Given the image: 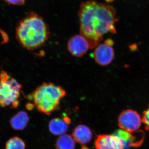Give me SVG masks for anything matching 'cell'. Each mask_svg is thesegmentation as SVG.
Returning <instances> with one entry per match:
<instances>
[{"label": "cell", "instance_id": "2e32d148", "mask_svg": "<svg viewBox=\"0 0 149 149\" xmlns=\"http://www.w3.org/2000/svg\"><path fill=\"white\" fill-rule=\"evenodd\" d=\"M6 3L9 5H19L23 4L25 0H4Z\"/></svg>", "mask_w": 149, "mask_h": 149}, {"label": "cell", "instance_id": "8fae6325", "mask_svg": "<svg viewBox=\"0 0 149 149\" xmlns=\"http://www.w3.org/2000/svg\"><path fill=\"white\" fill-rule=\"evenodd\" d=\"M29 118L26 112L20 111L11 118L10 124L12 128L15 130H24L29 122Z\"/></svg>", "mask_w": 149, "mask_h": 149}, {"label": "cell", "instance_id": "ac0fdd59", "mask_svg": "<svg viewBox=\"0 0 149 149\" xmlns=\"http://www.w3.org/2000/svg\"><path fill=\"white\" fill-rule=\"evenodd\" d=\"M81 149H89V148L85 146H83L82 147Z\"/></svg>", "mask_w": 149, "mask_h": 149}, {"label": "cell", "instance_id": "e0dca14e", "mask_svg": "<svg viewBox=\"0 0 149 149\" xmlns=\"http://www.w3.org/2000/svg\"><path fill=\"white\" fill-rule=\"evenodd\" d=\"M34 107V104L31 103H28L26 105V108H27L28 110H31L33 109Z\"/></svg>", "mask_w": 149, "mask_h": 149}, {"label": "cell", "instance_id": "9c48e42d", "mask_svg": "<svg viewBox=\"0 0 149 149\" xmlns=\"http://www.w3.org/2000/svg\"><path fill=\"white\" fill-rule=\"evenodd\" d=\"M94 144L96 149H124L122 140L114 135H98Z\"/></svg>", "mask_w": 149, "mask_h": 149}, {"label": "cell", "instance_id": "277c9868", "mask_svg": "<svg viewBox=\"0 0 149 149\" xmlns=\"http://www.w3.org/2000/svg\"><path fill=\"white\" fill-rule=\"evenodd\" d=\"M21 84L3 70L0 73V107L16 108L19 104Z\"/></svg>", "mask_w": 149, "mask_h": 149}, {"label": "cell", "instance_id": "5bb4252c", "mask_svg": "<svg viewBox=\"0 0 149 149\" xmlns=\"http://www.w3.org/2000/svg\"><path fill=\"white\" fill-rule=\"evenodd\" d=\"M24 141L18 136H15L9 139L6 144L5 149H25Z\"/></svg>", "mask_w": 149, "mask_h": 149}, {"label": "cell", "instance_id": "5b68a950", "mask_svg": "<svg viewBox=\"0 0 149 149\" xmlns=\"http://www.w3.org/2000/svg\"><path fill=\"white\" fill-rule=\"evenodd\" d=\"M142 119L137 111L131 109L123 111L119 115L118 124L120 129L128 133L138 131L141 127Z\"/></svg>", "mask_w": 149, "mask_h": 149}, {"label": "cell", "instance_id": "7c38bea8", "mask_svg": "<svg viewBox=\"0 0 149 149\" xmlns=\"http://www.w3.org/2000/svg\"><path fill=\"white\" fill-rule=\"evenodd\" d=\"M68 125L63 118H56L52 119L49 122V130L54 135H62L68 130Z\"/></svg>", "mask_w": 149, "mask_h": 149}, {"label": "cell", "instance_id": "8992f818", "mask_svg": "<svg viewBox=\"0 0 149 149\" xmlns=\"http://www.w3.org/2000/svg\"><path fill=\"white\" fill-rule=\"evenodd\" d=\"M113 45V41L107 39L95 48L93 56L96 63L101 66H107L111 63L114 56Z\"/></svg>", "mask_w": 149, "mask_h": 149}, {"label": "cell", "instance_id": "52a82bcc", "mask_svg": "<svg viewBox=\"0 0 149 149\" xmlns=\"http://www.w3.org/2000/svg\"><path fill=\"white\" fill-rule=\"evenodd\" d=\"M67 48L70 54L73 56H83L90 49L88 40L81 35H77L71 37L68 40Z\"/></svg>", "mask_w": 149, "mask_h": 149}, {"label": "cell", "instance_id": "7a4b0ae2", "mask_svg": "<svg viewBox=\"0 0 149 149\" xmlns=\"http://www.w3.org/2000/svg\"><path fill=\"white\" fill-rule=\"evenodd\" d=\"M17 40L27 50L42 47L49 36V27L42 17L31 13L21 19L15 29Z\"/></svg>", "mask_w": 149, "mask_h": 149}, {"label": "cell", "instance_id": "4fadbf2b", "mask_svg": "<svg viewBox=\"0 0 149 149\" xmlns=\"http://www.w3.org/2000/svg\"><path fill=\"white\" fill-rule=\"evenodd\" d=\"M75 141L70 135L64 134L58 138L56 142V149H74Z\"/></svg>", "mask_w": 149, "mask_h": 149}, {"label": "cell", "instance_id": "ba28073f", "mask_svg": "<svg viewBox=\"0 0 149 149\" xmlns=\"http://www.w3.org/2000/svg\"><path fill=\"white\" fill-rule=\"evenodd\" d=\"M133 133L119 129L116 130L113 135L118 136L123 141L124 149H128L131 147H139L142 145L144 139V132L138 131Z\"/></svg>", "mask_w": 149, "mask_h": 149}, {"label": "cell", "instance_id": "30bf717a", "mask_svg": "<svg viewBox=\"0 0 149 149\" xmlns=\"http://www.w3.org/2000/svg\"><path fill=\"white\" fill-rule=\"evenodd\" d=\"M72 137L78 143L85 145L92 140L93 133L88 126L80 124L76 126L72 132Z\"/></svg>", "mask_w": 149, "mask_h": 149}, {"label": "cell", "instance_id": "9a60e30c", "mask_svg": "<svg viewBox=\"0 0 149 149\" xmlns=\"http://www.w3.org/2000/svg\"><path fill=\"white\" fill-rule=\"evenodd\" d=\"M142 119L145 124L146 130L149 131V105L148 109L143 113Z\"/></svg>", "mask_w": 149, "mask_h": 149}, {"label": "cell", "instance_id": "3957f363", "mask_svg": "<svg viewBox=\"0 0 149 149\" xmlns=\"http://www.w3.org/2000/svg\"><path fill=\"white\" fill-rule=\"evenodd\" d=\"M66 92L61 86L53 83H44L29 96L38 111L49 115L59 108L61 100Z\"/></svg>", "mask_w": 149, "mask_h": 149}, {"label": "cell", "instance_id": "6da1fadb", "mask_svg": "<svg viewBox=\"0 0 149 149\" xmlns=\"http://www.w3.org/2000/svg\"><path fill=\"white\" fill-rule=\"evenodd\" d=\"M80 35L89 42L90 49L100 43L104 35L116 32L115 24L118 19L114 8L95 0L83 2L79 12Z\"/></svg>", "mask_w": 149, "mask_h": 149}]
</instances>
